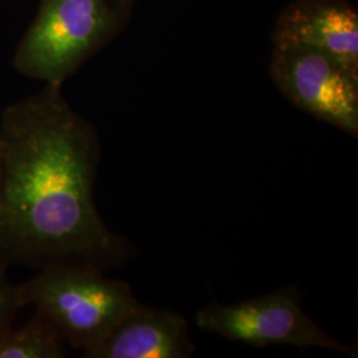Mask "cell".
<instances>
[{"mask_svg":"<svg viewBox=\"0 0 358 358\" xmlns=\"http://www.w3.org/2000/svg\"><path fill=\"white\" fill-rule=\"evenodd\" d=\"M0 272L84 266L106 271L131 257L94 202L100 140L62 87L7 106L0 120Z\"/></svg>","mask_w":358,"mask_h":358,"instance_id":"cell-1","label":"cell"},{"mask_svg":"<svg viewBox=\"0 0 358 358\" xmlns=\"http://www.w3.org/2000/svg\"><path fill=\"white\" fill-rule=\"evenodd\" d=\"M138 0H40L13 66L23 76L63 87L65 80L118 38Z\"/></svg>","mask_w":358,"mask_h":358,"instance_id":"cell-2","label":"cell"},{"mask_svg":"<svg viewBox=\"0 0 358 358\" xmlns=\"http://www.w3.org/2000/svg\"><path fill=\"white\" fill-rule=\"evenodd\" d=\"M24 304L32 306L60 333L65 344L87 352L115 329L141 303L127 282L101 269L52 266L19 284Z\"/></svg>","mask_w":358,"mask_h":358,"instance_id":"cell-3","label":"cell"},{"mask_svg":"<svg viewBox=\"0 0 358 358\" xmlns=\"http://www.w3.org/2000/svg\"><path fill=\"white\" fill-rule=\"evenodd\" d=\"M196 325L247 345L321 348L357 357V349L327 334L301 307L294 288H282L236 304H210L196 313Z\"/></svg>","mask_w":358,"mask_h":358,"instance_id":"cell-4","label":"cell"},{"mask_svg":"<svg viewBox=\"0 0 358 358\" xmlns=\"http://www.w3.org/2000/svg\"><path fill=\"white\" fill-rule=\"evenodd\" d=\"M269 77L288 101L308 115L358 136V72L301 45L273 47Z\"/></svg>","mask_w":358,"mask_h":358,"instance_id":"cell-5","label":"cell"},{"mask_svg":"<svg viewBox=\"0 0 358 358\" xmlns=\"http://www.w3.org/2000/svg\"><path fill=\"white\" fill-rule=\"evenodd\" d=\"M271 41L324 52L358 72L357 8L346 0H294L279 15Z\"/></svg>","mask_w":358,"mask_h":358,"instance_id":"cell-6","label":"cell"},{"mask_svg":"<svg viewBox=\"0 0 358 358\" xmlns=\"http://www.w3.org/2000/svg\"><path fill=\"white\" fill-rule=\"evenodd\" d=\"M195 352L189 324L177 312L140 306L85 358H187Z\"/></svg>","mask_w":358,"mask_h":358,"instance_id":"cell-7","label":"cell"},{"mask_svg":"<svg viewBox=\"0 0 358 358\" xmlns=\"http://www.w3.org/2000/svg\"><path fill=\"white\" fill-rule=\"evenodd\" d=\"M65 341L57 329L43 315L35 316L24 325H11L0 333V358L65 357Z\"/></svg>","mask_w":358,"mask_h":358,"instance_id":"cell-8","label":"cell"},{"mask_svg":"<svg viewBox=\"0 0 358 358\" xmlns=\"http://www.w3.org/2000/svg\"><path fill=\"white\" fill-rule=\"evenodd\" d=\"M26 307L19 285H13L0 272V333L13 325L17 312Z\"/></svg>","mask_w":358,"mask_h":358,"instance_id":"cell-9","label":"cell"},{"mask_svg":"<svg viewBox=\"0 0 358 358\" xmlns=\"http://www.w3.org/2000/svg\"><path fill=\"white\" fill-rule=\"evenodd\" d=\"M1 171H3V141L0 138V179H1Z\"/></svg>","mask_w":358,"mask_h":358,"instance_id":"cell-10","label":"cell"}]
</instances>
